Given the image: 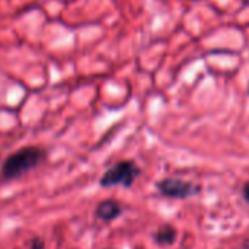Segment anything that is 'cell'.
<instances>
[{
	"label": "cell",
	"instance_id": "cell-1",
	"mask_svg": "<svg viewBox=\"0 0 249 249\" xmlns=\"http://www.w3.org/2000/svg\"><path fill=\"white\" fill-rule=\"evenodd\" d=\"M47 159V151L37 145L22 147L9 154L0 167V176L3 180H17L31 170L41 166Z\"/></svg>",
	"mask_w": 249,
	"mask_h": 249
},
{
	"label": "cell",
	"instance_id": "cell-2",
	"mask_svg": "<svg viewBox=\"0 0 249 249\" xmlns=\"http://www.w3.org/2000/svg\"><path fill=\"white\" fill-rule=\"evenodd\" d=\"M142 170L134 160H120L108 167L100 178V186L104 189L110 188H124L129 189L134 186L137 179L141 176Z\"/></svg>",
	"mask_w": 249,
	"mask_h": 249
},
{
	"label": "cell",
	"instance_id": "cell-3",
	"mask_svg": "<svg viewBox=\"0 0 249 249\" xmlns=\"http://www.w3.org/2000/svg\"><path fill=\"white\" fill-rule=\"evenodd\" d=\"M156 188L163 196L172 198V199H188L201 192L199 185L189 182V180L178 179V178H166L157 182Z\"/></svg>",
	"mask_w": 249,
	"mask_h": 249
},
{
	"label": "cell",
	"instance_id": "cell-4",
	"mask_svg": "<svg viewBox=\"0 0 249 249\" xmlns=\"http://www.w3.org/2000/svg\"><path fill=\"white\" fill-rule=\"evenodd\" d=\"M122 211H123L122 204L113 198H108V199H103L97 204L94 214H95L97 220L104 221V223H110V221L116 220L117 217H120Z\"/></svg>",
	"mask_w": 249,
	"mask_h": 249
},
{
	"label": "cell",
	"instance_id": "cell-5",
	"mask_svg": "<svg viewBox=\"0 0 249 249\" xmlns=\"http://www.w3.org/2000/svg\"><path fill=\"white\" fill-rule=\"evenodd\" d=\"M178 231L172 224H163L154 231V240L160 246H170L176 242Z\"/></svg>",
	"mask_w": 249,
	"mask_h": 249
},
{
	"label": "cell",
	"instance_id": "cell-6",
	"mask_svg": "<svg viewBox=\"0 0 249 249\" xmlns=\"http://www.w3.org/2000/svg\"><path fill=\"white\" fill-rule=\"evenodd\" d=\"M31 248H33V249H43V248H44V242H43L41 239H34V240L31 242Z\"/></svg>",
	"mask_w": 249,
	"mask_h": 249
},
{
	"label": "cell",
	"instance_id": "cell-7",
	"mask_svg": "<svg viewBox=\"0 0 249 249\" xmlns=\"http://www.w3.org/2000/svg\"><path fill=\"white\" fill-rule=\"evenodd\" d=\"M242 194H243L245 201L249 204V182H246V183L243 185V188H242Z\"/></svg>",
	"mask_w": 249,
	"mask_h": 249
},
{
	"label": "cell",
	"instance_id": "cell-8",
	"mask_svg": "<svg viewBox=\"0 0 249 249\" xmlns=\"http://www.w3.org/2000/svg\"><path fill=\"white\" fill-rule=\"evenodd\" d=\"M108 249H113V248H108Z\"/></svg>",
	"mask_w": 249,
	"mask_h": 249
}]
</instances>
